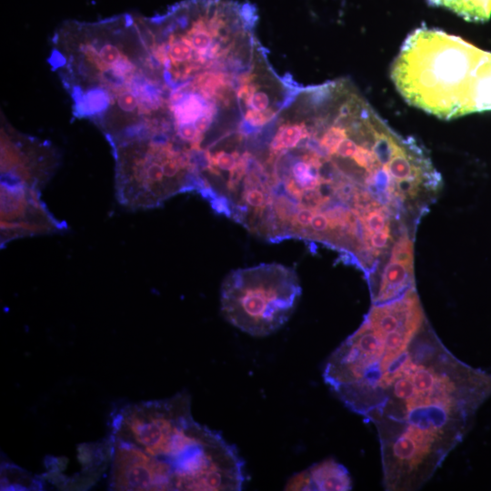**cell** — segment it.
I'll return each mask as SVG.
<instances>
[{
	"label": "cell",
	"mask_w": 491,
	"mask_h": 491,
	"mask_svg": "<svg viewBox=\"0 0 491 491\" xmlns=\"http://www.w3.org/2000/svg\"><path fill=\"white\" fill-rule=\"evenodd\" d=\"M56 164L55 152L47 143L2 129L1 182L40 190Z\"/></svg>",
	"instance_id": "8"
},
{
	"label": "cell",
	"mask_w": 491,
	"mask_h": 491,
	"mask_svg": "<svg viewBox=\"0 0 491 491\" xmlns=\"http://www.w3.org/2000/svg\"><path fill=\"white\" fill-rule=\"evenodd\" d=\"M66 224L56 219L41 199L40 190L1 182V246L23 237L61 233Z\"/></svg>",
	"instance_id": "7"
},
{
	"label": "cell",
	"mask_w": 491,
	"mask_h": 491,
	"mask_svg": "<svg viewBox=\"0 0 491 491\" xmlns=\"http://www.w3.org/2000/svg\"><path fill=\"white\" fill-rule=\"evenodd\" d=\"M285 489L346 491L352 489V479L343 465L330 458L294 475Z\"/></svg>",
	"instance_id": "9"
},
{
	"label": "cell",
	"mask_w": 491,
	"mask_h": 491,
	"mask_svg": "<svg viewBox=\"0 0 491 491\" xmlns=\"http://www.w3.org/2000/svg\"><path fill=\"white\" fill-rule=\"evenodd\" d=\"M302 288L296 270L281 264H260L231 271L221 287V312L239 330L266 336L290 318Z\"/></svg>",
	"instance_id": "5"
},
{
	"label": "cell",
	"mask_w": 491,
	"mask_h": 491,
	"mask_svg": "<svg viewBox=\"0 0 491 491\" xmlns=\"http://www.w3.org/2000/svg\"><path fill=\"white\" fill-rule=\"evenodd\" d=\"M428 4L450 10L469 22H486L491 16V0H427Z\"/></svg>",
	"instance_id": "11"
},
{
	"label": "cell",
	"mask_w": 491,
	"mask_h": 491,
	"mask_svg": "<svg viewBox=\"0 0 491 491\" xmlns=\"http://www.w3.org/2000/svg\"><path fill=\"white\" fill-rule=\"evenodd\" d=\"M491 396V373L456 357L426 320L409 345L346 406L377 432L383 486L420 489Z\"/></svg>",
	"instance_id": "1"
},
{
	"label": "cell",
	"mask_w": 491,
	"mask_h": 491,
	"mask_svg": "<svg viewBox=\"0 0 491 491\" xmlns=\"http://www.w3.org/2000/svg\"><path fill=\"white\" fill-rule=\"evenodd\" d=\"M115 161V195L130 209L158 206L171 196L197 189L191 159L145 141L112 147Z\"/></svg>",
	"instance_id": "6"
},
{
	"label": "cell",
	"mask_w": 491,
	"mask_h": 491,
	"mask_svg": "<svg viewBox=\"0 0 491 491\" xmlns=\"http://www.w3.org/2000/svg\"><path fill=\"white\" fill-rule=\"evenodd\" d=\"M426 320L416 288L372 305L360 326L326 359L325 383L339 397L405 350Z\"/></svg>",
	"instance_id": "4"
},
{
	"label": "cell",
	"mask_w": 491,
	"mask_h": 491,
	"mask_svg": "<svg viewBox=\"0 0 491 491\" xmlns=\"http://www.w3.org/2000/svg\"><path fill=\"white\" fill-rule=\"evenodd\" d=\"M110 453L115 490L235 491L245 481L236 448L195 421L186 392L120 408Z\"/></svg>",
	"instance_id": "2"
},
{
	"label": "cell",
	"mask_w": 491,
	"mask_h": 491,
	"mask_svg": "<svg viewBox=\"0 0 491 491\" xmlns=\"http://www.w3.org/2000/svg\"><path fill=\"white\" fill-rule=\"evenodd\" d=\"M372 305L386 304L402 297L415 287L414 263L393 258L381 273L368 281Z\"/></svg>",
	"instance_id": "10"
},
{
	"label": "cell",
	"mask_w": 491,
	"mask_h": 491,
	"mask_svg": "<svg viewBox=\"0 0 491 491\" xmlns=\"http://www.w3.org/2000/svg\"><path fill=\"white\" fill-rule=\"evenodd\" d=\"M391 78L408 104L442 119L491 110V53L439 29L408 35Z\"/></svg>",
	"instance_id": "3"
}]
</instances>
